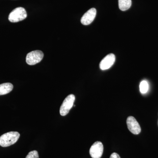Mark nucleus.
Returning <instances> with one entry per match:
<instances>
[{
  "label": "nucleus",
  "instance_id": "12",
  "mask_svg": "<svg viewBox=\"0 0 158 158\" xmlns=\"http://www.w3.org/2000/svg\"><path fill=\"white\" fill-rule=\"evenodd\" d=\"M26 158H39V155L37 151H33L29 153Z\"/></svg>",
  "mask_w": 158,
  "mask_h": 158
},
{
  "label": "nucleus",
  "instance_id": "1",
  "mask_svg": "<svg viewBox=\"0 0 158 158\" xmlns=\"http://www.w3.org/2000/svg\"><path fill=\"white\" fill-rule=\"evenodd\" d=\"M20 134L18 132L11 131L5 133L0 137V146L9 147L17 142L19 138Z\"/></svg>",
  "mask_w": 158,
  "mask_h": 158
},
{
  "label": "nucleus",
  "instance_id": "9",
  "mask_svg": "<svg viewBox=\"0 0 158 158\" xmlns=\"http://www.w3.org/2000/svg\"><path fill=\"white\" fill-rule=\"evenodd\" d=\"M13 86L11 83H6L0 85V95L10 93L13 90Z\"/></svg>",
  "mask_w": 158,
  "mask_h": 158
},
{
  "label": "nucleus",
  "instance_id": "4",
  "mask_svg": "<svg viewBox=\"0 0 158 158\" xmlns=\"http://www.w3.org/2000/svg\"><path fill=\"white\" fill-rule=\"evenodd\" d=\"M44 57V53L41 51L36 50L30 52L26 57V62L29 65H34L39 63Z\"/></svg>",
  "mask_w": 158,
  "mask_h": 158
},
{
  "label": "nucleus",
  "instance_id": "5",
  "mask_svg": "<svg viewBox=\"0 0 158 158\" xmlns=\"http://www.w3.org/2000/svg\"><path fill=\"white\" fill-rule=\"evenodd\" d=\"M104 147L100 141L94 142L90 147V154L92 158H100L103 152Z\"/></svg>",
  "mask_w": 158,
  "mask_h": 158
},
{
  "label": "nucleus",
  "instance_id": "11",
  "mask_svg": "<svg viewBox=\"0 0 158 158\" xmlns=\"http://www.w3.org/2000/svg\"><path fill=\"white\" fill-rule=\"evenodd\" d=\"M149 88L148 83L146 81H142L140 83V90L141 93L144 94L147 93Z\"/></svg>",
  "mask_w": 158,
  "mask_h": 158
},
{
  "label": "nucleus",
  "instance_id": "10",
  "mask_svg": "<svg viewBox=\"0 0 158 158\" xmlns=\"http://www.w3.org/2000/svg\"><path fill=\"white\" fill-rule=\"evenodd\" d=\"M118 7L121 11H125L131 6V0H118Z\"/></svg>",
  "mask_w": 158,
  "mask_h": 158
},
{
  "label": "nucleus",
  "instance_id": "2",
  "mask_svg": "<svg viewBox=\"0 0 158 158\" xmlns=\"http://www.w3.org/2000/svg\"><path fill=\"white\" fill-rule=\"evenodd\" d=\"M27 17V13L25 9L22 7H18L9 14V20L11 23H17L25 19Z\"/></svg>",
  "mask_w": 158,
  "mask_h": 158
},
{
  "label": "nucleus",
  "instance_id": "3",
  "mask_svg": "<svg viewBox=\"0 0 158 158\" xmlns=\"http://www.w3.org/2000/svg\"><path fill=\"white\" fill-rule=\"evenodd\" d=\"M75 100V97L73 94H69L65 99L60 107V114L61 116H65L68 114L73 107Z\"/></svg>",
  "mask_w": 158,
  "mask_h": 158
},
{
  "label": "nucleus",
  "instance_id": "8",
  "mask_svg": "<svg viewBox=\"0 0 158 158\" xmlns=\"http://www.w3.org/2000/svg\"><path fill=\"white\" fill-rule=\"evenodd\" d=\"M96 10L94 8H91L88 10L82 16L81 23L84 25L90 24L95 19L96 15Z\"/></svg>",
  "mask_w": 158,
  "mask_h": 158
},
{
  "label": "nucleus",
  "instance_id": "13",
  "mask_svg": "<svg viewBox=\"0 0 158 158\" xmlns=\"http://www.w3.org/2000/svg\"><path fill=\"white\" fill-rule=\"evenodd\" d=\"M110 158H120V157L116 153H113L110 156Z\"/></svg>",
  "mask_w": 158,
  "mask_h": 158
},
{
  "label": "nucleus",
  "instance_id": "6",
  "mask_svg": "<svg viewBox=\"0 0 158 158\" xmlns=\"http://www.w3.org/2000/svg\"><path fill=\"white\" fill-rule=\"evenodd\" d=\"M127 124L129 130L134 135H138L141 132L140 125L133 116H130L127 120Z\"/></svg>",
  "mask_w": 158,
  "mask_h": 158
},
{
  "label": "nucleus",
  "instance_id": "7",
  "mask_svg": "<svg viewBox=\"0 0 158 158\" xmlns=\"http://www.w3.org/2000/svg\"><path fill=\"white\" fill-rule=\"evenodd\" d=\"M116 57L113 54H110L106 56L100 63V68L104 70L110 69L114 64Z\"/></svg>",
  "mask_w": 158,
  "mask_h": 158
}]
</instances>
